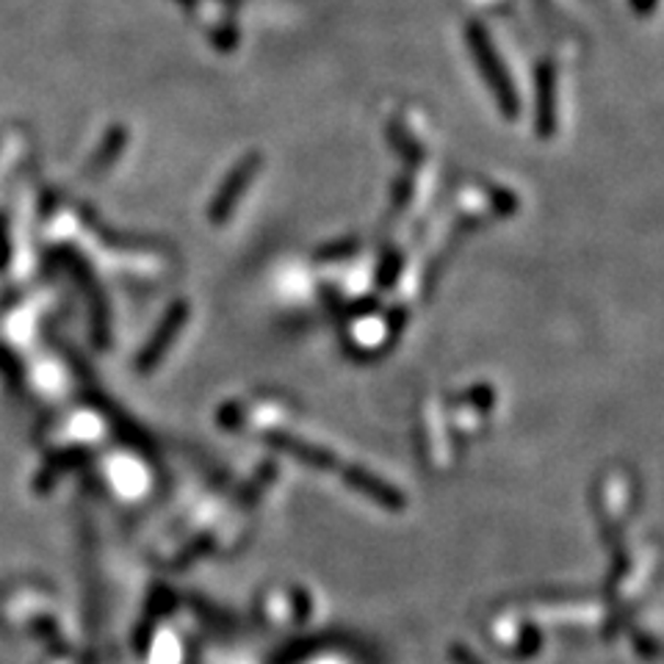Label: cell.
Here are the masks:
<instances>
[{
	"label": "cell",
	"mask_w": 664,
	"mask_h": 664,
	"mask_svg": "<svg viewBox=\"0 0 664 664\" xmlns=\"http://www.w3.org/2000/svg\"><path fill=\"white\" fill-rule=\"evenodd\" d=\"M477 56H479V61H482V67H499V65H495V59H493V50H490V42H482V39L477 42ZM490 81L495 83V92L502 94V98H507L510 89L504 87V81L495 76L493 70H490Z\"/></svg>",
	"instance_id": "obj_1"
}]
</instances>
